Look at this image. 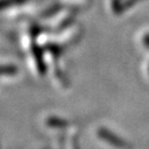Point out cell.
<instances>
[{
  "label": "cell",
  "instance_id": "3957f363",
  "mask_svg": "<svg viewBox=\"0 0 149 149\" xmlns=\"http://www.w3.org/2000/svg\"><path fill=\"white\" fill-rule=\"evenodd\" d=\"M18 72L15 65H0V75H13Z\"/></svg>",
  "mask_w": 149,
  "mask_h": 149
},
{
  "label": "cell",
  "instance_id": "6da1fadb",
  "mask_svg": "<svg viewBox=\"0 0 149 149\" xmlns=\"http://www.w3.org/2000/svg\"><path fill=\"white\" fill-rule=\"evenodd\" d=\"M32 51H33V56L36 59V62H37V66L38 70H39V73L41 75H43L45 72H47V66L44 64V61H43V56H42V50L39 48L38 45L33 44L32 45Z\"/></svg>",
  "mask_w": 149,
  "mask_h": 149
},
{
  "label": "cell",
  "instance_id": "5b68a950",
  "mask_svg": "<svg viewBox=\"0 0 149 149\" xmlns=\"http://www.w3.org/2000/svg\"><path fill=\"white\" fill-rule=\"evenodd\" d=\"M45 49H47L48 51H50L51 53L55 54V55H58V54L61 52V49H59V47L55 45L54 43H49V44H47V45H45Z\"/></svg>",
  "mask_w": 149,
  "mask_h": 149
},
{
  "label": "cell",
  "instance_id": "8992f818",
  "mask_svg": "<svg viewBox=\"0 0 149 149\" xmlns=\"http://www.w3.org/2000/svg\"><path fill=\"white\" fill-rule=\"evenodd\" d=\"M59 10V7L58 6H52L51 8H49L47 11H44V13H43V17H51L53 16L54 13L56 12V11Z\"/></svg>",
  "mask_w": 149,
  "mask_h": 149
},
{
  "label": "cell",
  "instance_id": "277c9868",
  "mask_svg": "<svg viewBox=\"0 0 149 149\" xmlns=\"http://www.w3.org/2000/svg\"><path fill=\"white\" fill-rule=\"evenodd\" d=\"M48 125L51 126V127H56V126H60L62 127L65 125V122L64 120H61L59 118H55V117H50L48 119Z\"/></svg>",
  "mask_w": 149,
  "mask_h": 149
},
{
  "label": "cell",
  "instance_id": "7a4b0ae2",
  "mask_svg": "<svg viewBox=\"0 0 149 149\" xmlns=\"http://www.w3.org/2000/svg\"><path fill=\"white\" fill-rule=\"evenodd\" d=\"M27 0H0V10H5L7 8H10L13 6L21 5Z\"/></svg>",
  "mask_w": 149,
  "mask_h": 149
}]
</instances>
